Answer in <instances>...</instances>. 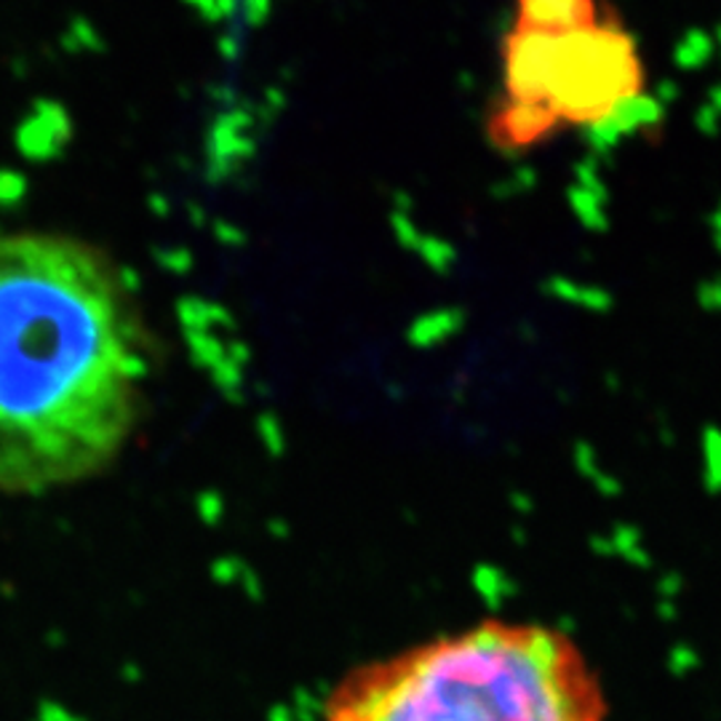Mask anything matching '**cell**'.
Instances as JSON below:
<instances>
[{"instance_id": "1", "label": "cell", "mask_w": 721, "mask_h": 721, "mask_svg": "<svg viewBox=\"0 0 721 721\" xmlns=\"http://www.w3.org/2000/svg\"><path fill=\"white\" fill-rule=\"evenodd\" d=\"M129 288L81 241L0 233V491L70 487L126 447L148 377Z\"/></svg>"}, {"instance_id": "2", "label": "cell", "mask_w": 721, "mask_h": 721, "mask_svg": "<svg viewBox=\"0 0 721 721\" xmlns=\"http://www.w3.org/2000/svg\"><path fill=\"white\" fill-rule=\"evenodd\" d=\"M586 654L556 628L481 622L356 668L324 721H607Z\"/></svg>"}, {"instance_id": "3", "label": "cell", "mask_w": 721, "mask_h": 721, "mask_svg": "<svg viewBox=\"0 0 721 721\" xmlns=\"http://www.w3.org/2000/svg\"><path fill=\"white\" fill-rule=\"evenodd\" d=\"M639 68L618 28H516L505 38L508 102L540 108L556 123L601 121L633 91Z\"/></svg>"}, {"instance_id": "4", "label": "cell", "mask_w": 721, "mask_h": 721, "mask_svg": "<svg viewBox=\"0 0 721 721\" xmlns=\"http://www.w3.org/2000/svg\"><path fill=\"white\" fill-rule=\"evenodd\" d=\"M516 6H519L516 28L559 32L596 22L593 0H516Z\"/></svg>"}, {"instance_id": "5", "label": "cell", "mask_w": 721, "mask_h": 721, "mask_svg": "<svg viewBox=\"0 0 721 721\" xmlns=\"http://www.w3.org/2000/svg\"><path fill=\"white\" fill-rule=\"evenodd\" d=\"M246 115H225L216 121L209 140V155H212V174H225L238 166L241 161L254 153V142L246 134Z\"/></svg>"}, {"instance_id": "6", "label": "cell", "mask_w": 721, "mask_h": 721, "mask_svg": "<svg viewBox=\"0 0 721 721\" xmlns=\"http://www.w3.org/2000/svg\"><path fill=\"white\" fill-rule=\"evenodd\" d=\"M415 252H419V257L428 262L433 271H449L451 262H455V248L444 244V241L428 238V235H423Z\"/></svg>"}, {"instance_id": "7", "label": "cell", "mask_w": 721, "mask_h": 721, "mask_svg": "<svg viewBox=\"0 0 721 721\" xmlns=\"http://www.w3.org/2000/svg\"><path fill=\"white\" fill-rule=\"evenodd\" d=\"M246 3V19L248 24H254V28H260V24H265L267 14H271V0H244Z\"/></svg>"}, {"instance_id": "8", "label": "cell", "mask_w": 721, "mask_h": 721, "mask_svg": "<svg viewBox=\"0 0 721 721\" xmlns=\"http://www.w3.org/2000/svg\"><path fill=\"white\" fill-rule=\"evenodd\" d=\"M159 260H161V265L163 267H169V271H174V273H185L187 267H190V254L187 252H159Z\"/></svg>"}, {"instance_id": "9", "label": "cell", "mask_w": 721, "mask_h": 721, "mask_svg": "<svg viewBox=\"0 0 721 721\" xmlns=\"http://www.w3.org/2000/svg\"><path fill=\"white\" fill-rule=\"evenodd\" d=\"M185 3L195 6L206 19H222L220 9H216V0H185Z\"/></svg>"}, {"instance_id": "10", "label": "cell", "mask_w": 721, "mask_h": 721, "mask_svg": "<svg viewBox=\"0 0 721 721\" xmlns=\"http://www.w3.org/2000/svg\"><path fill=\"white\" fill-rule=\"evenodd\" d=\"M235 0H216V9H220V17H227L233 11Z\"/></svg>"}]
</instances>
